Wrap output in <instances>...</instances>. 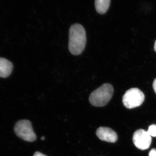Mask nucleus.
Wrapping results in <instances>:
<instances>
[{
	"label": "nucleus",
	"mask_w": 156,
	"mask_h": 156,
	"mask_svg": "<svg viewBox=\"0 0 156 156\" xmlns=\"http://www.w3.org/2000/svg\"><path fill=\"white\" fill-rule=\"evenodd\" d=\"M87 43V35L83 27L76 23L71 27L69 32V50L74 55H79L83 51Z\"/></svg>",
	"instance_id": "f257e3e1"
},
{
	"label": "nucleus",
	"mask_w": 156,
	"mask_h": 156,
	"mask_svg": "<svg viewBox=\"0 0 156 156\" xmlns=\"http://www.w3.org/2000/svg\"><path fill=\"white\" fill-rule=\"evenodd\" d=\"M113 93V88L111 84H103L91 93L89 98V102L93 106H105L111 99Z\"/></svg>",
	"instance_id": "f03ea898"
},
{
	"label": "nucleus",
	"mask_w": 156,
	"mask_h": 156,
	"mask_svg": "<svg viewBox=\"0 0 156 156\" xmlns=\"http://www.w3.org/2000/svg\"><path fill=\"white\" fill-rule=\"evenodd\" d=\"M14 131L17 136L25 141L33 142L37 139L31 123L28 120H20L17 122L14 126Z\"/></svg>",
	"instance_id": "7ed1b4c3"
},
{
	"label": "nucleus",
	"mask_w": 156,
	"mask_h": 156,
	"mask_svg": "<svg viewBox=\"0 0 156 156\" xmlns=\"http://www.w3.org/2000/svg\"><path fill=\"white\" fill-rule=\"evenodd\" d=\"M144 98V94L140 89L131 88L123 96L122 102L126 108L131 109L140 106L143 103Z\"/></svg>",
	"instance_id": "20e7f679"
},
{
	"label": "nucleus",
	"mask_w": 156,
	"mask_h": 156,
	"mask_svg": "<svg viewBox=\"0 0 156 156\" xmlns=\"http://www.w3.org/2000/svg\"><path fill=\"white\" fill-rule=\"evenodd\" d=\"M151 137L147 131L143 129L136 130L133 134V141L137 148L141 150L147 149L151 143Z\"/></svg>",
	"instance_id": "39448f33"
},
{
	"label": "nucleus",
	"mask_w": 156,
	"mask_h": 156,
	"mask_svg": "<svg viewBox=\"0 0 156 156\" xmlns=\"http://www.w3.org/2000/svg\"><path fill=\"white\" fill-rule=\"evenodd\" d=\"M96 135L102 141L115 143L118 140L117 133L112 129L108 127H101L96 130Z\"/></svg>",
	"instance_id": "423d86ee"
},
{
	"label": "nucleus",
	"mask_w": 156,
	"mask_h": 156,
	"mask_svg": "<svg viewBox=\"0 0 156 156\" xmlns=\"http://www.w3.org/2000/svg\"><path fill=\"white\" fill-rule=\"evenodd\" d=\"M13 69L12 62L6 58L0 57V77H9L11 74Z\"/></svg>",
	"instance_id": "0eeeda50"
},
{
	"label": "nucleus",
	"mask_w": 156,
	"mask_h": 156,
	"mask_svg": "<svg viewBox=\"0 0 156 156\" xmlns=\"http://www.w3.org/2000/svg\"><path fill=\"white\" fill-rule=\"evenodd\" d=\"M111 0H95V8L98 13L104 14L109 9Z\"/></svg>",
	"instance_id": "6e6552de"
},
{
	"label": "nucleus",
	"mask_w": 156,
	"mask_h": 156,
	"mask_svg": "<svg viewBox=\"0 0 156 156\" xmlns=\"http://www.w3.org/2000/svg\"><path fill=\"white\" fill-rule=\"evenodd\" d=\"M148 133L151 136H156V125H152L149 127L147 131Z\"/></svg>",
	"instance_id": "1a4fd4ad"
},
{
	"label": "nucleus",
	"mask_w": 156,
	"mask_h": 156,
	"mask_svg": "<svg viewBox=\"0 0 156 156\" xmlns=\"http://www.w3.org/2000/svg\"><path fill=\"white\" fill-rule=\"evenodd\" d=\"M149 156H156V149H153L149 153Z\"/></svg>",
	"instance_id": "9d476101"
},
{
	"label": "nucleus",
	"mask_w": 156,
	"mask_h": 156,
	"mask_svg": "<svg viewBox=\"0 0 156 156\" xmlns=\"http://www.w3.org/2000/svg\"><path fill=\"white\" fill-rule=\"evenodd\" d=\"M33 156H47L39 151H37L34 154Z\"/></svg>",
	"instance_id": "9b49d317"
},
{
	"label": "nucleus",
	"mask_w": 156,
	"mask_h": 156,
	"mask_svg": "<svg viewBox=\"0 0 156 156\" xmlns=\"http://www.w3.org/2000/svg\"><path fill=\"white\" fill-rule=\"evenodd\" d=\"M153 87L154 91L156 94V79L154 81L153 83Z\"/></svg>",
	"instance_id": "f8f14e48"
},
{
	"label": "nucleus",
	"mask_w": 156,
	"mask_h": 156,
	"mask_svg": "<svg viewBox=\"0 0 156 156\" xmlns=\"http://www.w3.org/2000/svg\"><path fill=\"white\" fill-rule=\"evenodd\" d=\"M154 49L155 51L156 52V41L155 42L154 46Z\"/></svg>",
	"instance_id": "ddd939ff"
},
{
	"label": "nucleus",
	"mask_w": 156,
	"mask_h": 156,
	"mask_svg": "<svg viewBox=\"0 0 156 156\" xmlns=\"http://www.w3.org/2000/svg\"><path fill=\"white\" fill-rule=\"evenodd\" d=\"M45 138V137L44 136H42V137H41V140H44Z\"/></svg>",
	"instance_id": "4468645a"
}]
</instances>
